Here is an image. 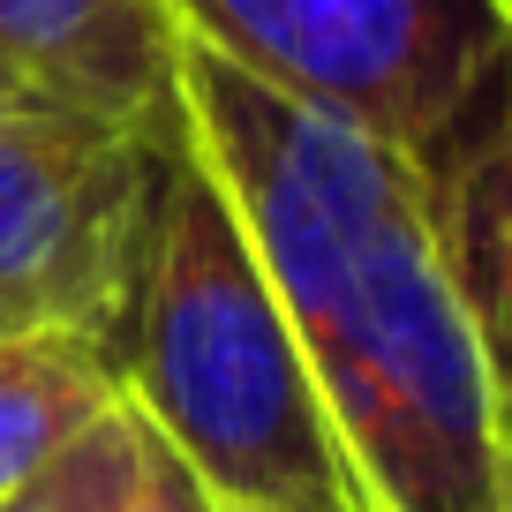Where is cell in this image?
Instances as JSON below:
<instances>
[{"label": "cell", "instance_id": "obj_1", "mask_svg": "<svg viewBox=\"0 0 512 512\" xmlns=\"http://www.w3.org/2000/svg\"><path fill=\"white\" fill-rule=\"evenodd\" d=\"M181 128L234 196L362 512H512L497 332L445 272L430 181L181 38Z\"/></svg>", "mask_w": 512, "mask_h": 512}, {"label": "cell", "instance_id": "obj_2", "mask_svg": "<svg viewBox=\"0 0 512 512\" xmlns=\"http://www.w3.org/2000/svg\"><path fill=\"white\" fill-rule=\"evenodd\" d=\"M121 392L226 512H362L294 324L189 128L159 159Z\"/></svg>", "mask_w": 512, "mask_h": 512}, {"label": "cell", "instance_id": "obj_3", "mask_svg": "<svg viewBox=\"0 0 512 512\" xmlns=\"http://www.w3.org/2000/svg\"><path fill=\"white\" fill-rule=\"evenodd\" d=\"M181 38L264 91L430 159L497 91L512 0H166Z\"/></svg>", "mask_w": 512, "mask_h": 512}, {"label": "cell", "instance_id": "obj_4", "mask_svg": "<svg viewBox=\"0 0 512 512\" xmlns=\"http://www.w3.org/2000/svg\"><path fill=\"white\" fill-rule=\"evenodd\" d=\"M166 144L53 98L0 106V332H76L121 362Z\"/></svg>", "mask_w": 512, "mask_h": 512}, {"label": "cell", "instance_id": "obj_5", "mask_svg": "<svg viewBox=\"0 0 512 512\" xmlns=\"http://www.w3.org/2000/svg\"><path fill=\"white\" fill-rule=\"evenodd\" d=\"M0 61L31 98L128 136H181V23L166 0H0Z\"/></svg>", "mask_w": 512, "mask_h": 512}, {"label": "cell", "instance_id": "obj_6", "mask_svg": "<svg viewBox=\"0 0 512 512\" xmlns=\"http://www.w3.org/2000/svg\"><path fill=\"white\" fill-rule=\"evenodd\" d=\"M121 400V362L76 332H0V497Z\"/></svg>", "mask_w": 512, "mask_h": 512}, {"label": "cell", "instance_id": "obj_7", "mask_svg": "<svg viewBox=\"0 0 512 512\" xmlns=\"http://www.w3.org/2000/svg\"><path fill=\"white\" fill-rule=\"evenodd\" d=\"M91 512H226L144 407L113 400L91 422Z\"/></svg>", "mask_w": 512, "mask_h": 512}, {"label": "cell", "instance_id": "obj_8", "mask_svg": "<svg viewBox=\"0 0 512 512\" xmlns=\"http://www.w3.org/2000/svg\"><path fill=\"white\" fill-rule=\"evenodd\" d=\"M0 512H91V430H76L23 490L0 497Z\"/></svg>", "mask_w": 512, "mask_h": 512}, {"label": "cell", "instance_id": "obj_9", "mask_svg": "<svg viewBox=\"0 0 512 512\" xmlns=\"http://www.w3.org/2000/svg\"><path fill=\"white\" fill-rule=\"evenodd\" d=\"M16 98H31V83H23L8 61H0V106H16Z\"/></svg>", "mask_w": 512, "mask_h": 512}]
</instances>
